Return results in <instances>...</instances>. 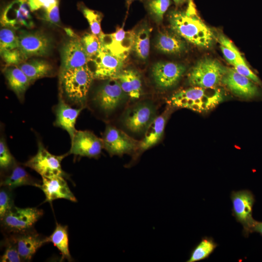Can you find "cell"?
Returning a JSON list of instances; mask_svg holds the SVG:
<instances>
[{
    "label": "cell",
    "mask_w": 262,
    "mask_h": 262,
    "mask_svg": "<svg viewBox=\"0 0 262 262\" xmlns=\"http://www.w3.org/2000/svg\"><path fill=\"white\" fill-rule=\"evenodd\" d=\"M61 66L60 74L71 69L88 65L91 61L81 41L77 37L67 41L61 50Z\"/></svg>",
    "instance_id": "cell-16"
},
{
    "label": "cell",
    "mask_w": 262,
    "mask_h": 262,
    "mask_svg": "<svg viewBox=\"0 0 262 262\" xmlns=\"http://www.w3.org/2000/svg\"><path fill=\"white\" fill-rule=\"evenodd\" d=\"M115 79L130 99L136 100L141 97L142 82L138 71L132 68L123 69Z\"/></svg>",
    "instance_id": "cell-22"
},
{
    "label": "cell",
    "mask_w": 262,
    "mask_h": 262,
    "mask_svg": "<svg viewBox=\"0 0 262 262\" xmlns=\"http://www.w3.org/2000/svg\"><path fill=\"white\" fill-rule=\"evenodd\" d=\"M127 98L117 80L112 79L107 80L97 89L93 101L100 110L109 114L122 105Z\"/></svg>",
    "instance_id": "cell-10"
},
{
    "label": "cell",
    "mask_w": 262,
    "mask_h": 262,
    "mask_svg": "<svg viewBox=\"0 0 262 262\" xmlns=\"http://www.w3.org/2000/svg\"><path fill=\"white\" fill-rule=\"evenodd\" d=\"M3 72L11 89L23 101L25 93L32 83L28 78L17 66H7Z\"/></svg>",
    "instance_id": "cell-23"
},
{
    "label": "cell",
    "mask_w": 262,
    "mask_h": 262,
    "mask_svg": "<svg viewBox=\"0 0 262 262\" xmlns=\"http://www.w3.org/2000/svg\"><path fill=\"white\" fill-rule=\"evenodd\" d=\"M0 55L7 66H18L25 61L18 48L0 51Z\"/></svg>",
    "instance_id": "cell-39"
},
{
    "label": "cell",
    "mask_w": 262,
    "mask_h": 262,
    "mask_svg": "<svg viewBox=\"0 0 262 262\" xmlns=\"http://www.w3.org/2000/svg\"><path fill=\"white\" fill-rule=\"evenodd\" d=\"M43 214V211L35 207L21 208L14 206L0 219L1 226L9 232H25L33 229Z\"/></svg>",
    "instance_id": "cell-9"
},
{
    "label": "cell",
    "mask_w": 262,
    "mask_h": 262,
    "mask_svg": "<svg viewBox=\"0 0 262 262\" xmlns=\"http://www.w3.org/2000/svg\"><path fill=\"white\" fill-rule=\"evenodd\" d=\"M103 147L102 139L88 131H77L71 139L68 154L96 158Z\"/></svg>",
    "instance_id": "cell-17"
},
{
    "label": "cell",
    "mask_w": 262,
    "mask_h": 262,
    "mask_svg": "<svg viewBox=\"0 0 262 262\" xmlns=\"http://www.w3.org/2000/svg\"><path fill=\"white\" fill-rule=\"evenodd\" d=\"M18 49L25 61L33 57L46 56L51 52V37L40 31H21L17 34Z\"/></svg>",
    "instance_id": "cell-7"
},
{
    "label": "cell",
    "mask_w": 262,
    "mask_h": 262,
    "mask_svg": "<svg viewBox=\"0 0 262 262\" xmlns=\"http://www.w3.org/2000/svg\"><path fill=\"white\" fill-rule=\"evenodd\" d=\"M103 147L110 155H121L134 151L135 140L122 131L111 125L107 126L102 138Z\"/></svg>",
    "instance_id": "cell-15"
},
{
    "label": "cell",
    "mask_w": 262,
    "mask_h": 262,
    "mask_svg": "<svg viewBox=\"0 0 262 262\" xmlns=\"http://www.w3.org/2000/svg\"><path fill=\"white\" fill-rule=\"evenodd\" d=\"M43 9L44 12L41 17V19L55 25L60 22L59 1L50 4L48 7Z\"/></svg>",
    "instance_id": "cell-40"
},
{
    "label": "cell",
    "mask_w": 262,
    "mask_h": 262,
    "mask_svg": "<svg viewBox=\"0 0 262 262\" xmlns=\"http://www.w3.org/2000/svg\"><path fill=\"white\" fill-rule=\"evenodd\" d=\"M32 83L35 81L49 76L52 67L47 61L40 59L25 61L17 66Z\"/></svg>",
    "instance_id": "cell-26"
},
{
    "label": "cell",
    "mask_w": 262,
    "mask_h": 262,
    "mask_svg": "<svg viewBox=\"0 0 262 262\" xmlns=\"http://www.w3.org/2000/svg\"><path fill=\"white\" fill-rule=\"evenodd\" d=\"M185 11L173 10L168 13L171 30L185 40L202 48H209L214 43L215 35L197 15L191 0Z\"/></svg>",
    "instance_id": "cell-1"
},
{
    "label": "cell",
    "mask_w": 262,
    "mask_h": 262,
    "mask_svg": "<svg viewBox=\"0 0 262 262\" xmlns=\"http://www.w3.org/2000/svg\"><path fill=\"white\" fill-rule=\"evenodd\" d=\"M28 3L31 12L45 9L49 5V0H28Z\"/></svg>",
    "instance_id": "cell-42"
},
{
    "label": "cell",
    "mask_w": 262,
    "mask_h": 262,
    "mask_svg": "<svg viewBox=\"0 0 262 262\" xmlns=\"http://www.w3.org/2000/svg\"><path fill=\"white\" fill-rule=\"evenodd\" d=\"M134 34L135 31H125L119 27L111 33H101L99 38L104 49L126 60L132 50Z\"/></svg>",
    "instance_id": "cell-11"
},
{
    "label": "cell",
    "mask_w": 262,
    "mask_h": 262,
    "mask_svg": "<svg viewBox=\"0 0 262 262\" xmlns=\"http://www.w3.org/2000/svg\"><path fill=\"white\" fill-rule=\"evenodd\" d=\"M185 71V66L181 64L161 61L153 66L151 74L157 87L166 90L175 86Z\"/></svg>",
    "instance_id": "cell-13"
},
{
    "label": "cell",
    "mask_w": 262,
    "mask_h": 262,
    "mask_svg": "<svg viewBox=\"0 0 262 262\" xmlns=\"http://www.w3.org/2000/svg\"><path fill=\"white\" fill-rule=\"evenodd\" d=\"M79 7L88 22L92 33L99 37L102 33L101 30V21L103 17L102 13L87 7L83 3L79 4Z\"/></svg>",
    "instance_id": "cell-32"
},
{
    "label": "cell",
    "mask_w": 262,
    "mask_h": 262,
    "mask_svg": "<svg viewBox=\"0 0 262 262\" xmlns=\"http://www.w3.org/2000/svg\"><path fill=\"white\" fill-rule=\"evenodd\" d=\"M232 66L234 69L239 74L247 77L257 84H261V80L249 67L243 56L238 58Z\"/></svg>",
    "instance_id": "cell-38"
},
{
    "label": "cell",
    "mask_w": 262,
    "mask_h": 262,
    "mask_svg": "<svg viewBox=\"0 0 262 262\" xmlns=\"http://www.w3.org/2000/svg\"><path fill=\"white\" fill-rule=\"evenodd\" d=\"M156 116V108L152 103L141 102L128 108L121 120L127 130L133 133L141 134L144 133Z\"/></svg>",
    "instance_id": "cell-5"
},
{
    "label": "cell",
    "mask_w": 262,
    "mask_h": 262,
    "mask_svg": "<svg viewBox=\"0 0 262 262\" xmlns=\"http://www.w3.org/2000/svg\"><path fill=\"white\" fill-rule=\"evenodd\" d=\"M232 204V215L243 227V233L247 237L252 233L255 222L252 217L253 207L255 202L254 196L248 190L233 191L230 194Z\"/></svg>",
    "instance_id": "cell-8"
},
{
    "label": "cell",
    "mask_w": 262,
    "mask_h": 262,
    "mask_svg": "<svg viewBox=\"0 0 262 262\" xmlns=\"http://www.w3.org/2000/svg\"><path fill=\"white\" fill-rule=\"evenodd\" d=\"M155 47L165 54H178L186 50L187 45L185 40L175 33L161 32L157 36Z\"/></svg>",
    "instance_id": "cell-24"
},
{
    "label": "cell",
    "mask_w": 262,
    "mask_h": 262,
    "mask_svg": "<svg viewBox=\"0 0 262 262\" xmlns=\"http://www.w3.org/2000/svg\"><path fill=\"white\" fill-rule=\"evenodd\" d=\"M83 107L72 108L66 103L61 95L59 102L55 108L56 119L54 125L66 131L72 139L77 131L75 124L77 117Z\"/></svg>",
    "instance_id": "cell-21"
},
{
    "label": "cell",
    "mask_w": 262,
    "mask_h": 262,
    "mask_svg": "<svg viewBox=\"0 0 262 262\" xmlns=\"http://www.w3.org/2000/svg\"><path fill=\"white\" fill-rule=\"evenodd\" d=\"M68 153L55 155L49 152L41 142L38 144L36 154L27 161L24 165L38 173L42 177H65L67 174L63 170L61 162Z\"/></svg>",
    "instance_id": "cell-6"
},
{
    "label": "cell",
    "mask_w": 262,
    "mask_h": 262,
    "mask_svg": "<svg viewBox=\"0 0 262 262\" xmlns=\"http://www.w3.org/2000/svg\"><path fill=\"white\" fill-rule=\"evenodd\" d=\"M220 48L226 60L231 65H233L238 58L243 56L235 46L229 48L221 45Z\"/></svg>",
    "instance_id": "cell-41"
},
{
    "label": "cell",
    "mask_w": 262,
    "mask_h": 262,
    "mask_svg": "<svg viewBox=\"0 0 262 262\" xmlns=\"http://www.w3.org/2000/svg\"><path fill=\"white\" fill-rule=\"evenodd\" d=\"M81 39L86 54L91 60L101 49V44L99 37L93 33H86Z\"/></svg>",
    "instance_id": "cell-34"
},
{
    "label": "cell",
    "mask_w": 262,
    "mask_h": 262,
    "mask_svg": "<svg viewBox=\"0 0 262 262\" xmlns=\"http://www.w3.org/2000/svg\"><path fill=\"white\" fill-rule=\"evenodd\" d=\"M151 30L148 26L143 25L135 31L132 50L139 59L143 60H146L149 55Z\"/></svg>",
    "instance_id": "cell-29"
},
{
    "label": "cell",
    "mask_w": 262,
    "mask_h": 262,
    "mask_svg": "<svg viewBox=\"0 0 262 262\" xmlns=\"http://www.w3.org/2000/svg\"><path fill=\"white\" fill-rule=\"evenodd\" d=\"M167 119L166 113L157 116L145 132L142 140L139 143L142 151L146 150L156 145L162 139Z\"/></svg>",
    "instance_id": "cell-25"
},
{
    "label": "cell",
    "mask_w": 262,
    "mask_h": 262,
    "mask_svg": "<svg viewBox=\"0 0 262 262\" xmlns=\"http://www.w3.org/2000/svg\"><path fill=\"white\" fill-rule=\"evenodd\" d=\"M221 82L233 94L244 99H251L260 94L257 83L234 69L228 68Z\"/></svg>",
    "instance_id": "cell-18"
},
{
    "label": "cell",
    "mask_w": 262,
    "mask_h": 262,
    "mask_svg": "<svg viewBox=\"0 0 262 262\" xmlns=\"http://www.w3.org/2000/svg\"><path fill=\"white\" fill-rule=\"evenodd\" d=\"M176 6H180L186 2L189 1V0H173Z\"/></svg>",
    "instance_id": "cell-44"
},
{
    "label": "cell",
    "mask_w": 262,
    "mask_h": 262,
    "mask_svg": "<svg viewBox=\"0 0 262 262\" xmlns=\"http://www.w3.org/2000/svg\"><path fill=\"white\" fill-rule=\"evenodd\" d=\"M5 248L0 258L1 262H20L22 259L18 253L16 246L9 236L5 241Z\"/></svg>",
    "instance_id": "cell-35"
},
{
    "label": "cell",
    "mask_w": 262,
    "mask_h": 262,
    "mask_svg": "<svg viewBox=\"0 0 262 262\" xmlns=\"http://www.w3.org/2000/svg\"><path fill=\"white\" fill-rule=\"evenodd\" d=\"M134 0H126L127 6L129 7L131 4V3Z\"/></svg>",
    "instance_id": "cell-46"
},
{
    "label": "cell",
    "mask_w": 262,
    "mask_h": 262,
    "mask_svg": "<svg viewBox=\"0 0 262 262\" xmlns=\"http://www.w3.org/2000/svg\"><path fill=\"white\" fill-rule=\"evenodd\" d=\"M10 237L16 245L22 259L30 261L37 250L48 243L47 237H43L33 229L18 233H13Z\"/></svg>",
    "instance_id": "cell-19"
},
{
    "label": "cell",
    "mask_w": 262,
    "mask_h": 262,
    "mask_svg": "<svg viewBox=\"0 0 262 262\" xmlns=\"http://www.w3.org/2000/svg\"><path fill=\"white\" fill-rule=\"evenodd\" d=\"M252 232L259 233L262 236V222L255 221L252 229Z\"/></svg>",
    "instance_id": "cell-43"
},
{
    "label": "cell",
    "mask_w": 262,
    "mask_h": 262,
    "mask_svg": "<svg viewBox=\"0 0 262 262\" xmlns=\"http://www.w3.org/2000/svg\"><path fill=\"white\" fill-rule=\"evenodd\" d=\"M48 242L52 243L60 252L62 260H72L69 250L68 233L67 226L57 224L51 234L47 237Z\"/></svg>",
    "instance_id": "cell-28"
},
{
    "label": "cell",
    "mask_w": 262,
    "mask_h": 262,
    "mask_svg": "<svg viewBox=\"0 0 262 262\" xmlns=\"http://www.w3.org/2000/svg\"><path fill=\"white\" fill-rule=\"evenodd\" d=\"M28 0H14L4 9L1 23L6 27L17 29L21 27L33 28L34 27Z\"/></svg>",
    "instance_id": "cell-12"
},
{
    "label": "cell",
    "mask_w": 262,
    "mask_h": 262,
    "mask_svg": "<svg viewBox=\"0 0 262 262\" xmlns=\"http://www.w3.org/2000/svg\"><path fill=\"white\" fill-rule=\"evenodd\" d=\"M64 178L59 176L42 177V184H40L38 187L45 194L46 199L44 202H51L57 199H66L74 202L77 201L76 197Z\"/></svg>",
    "instance_id": "cell-20"
},
{
    "label": "cell",
    "mask_w": 262,
    "mask_h": 262,
    "mask_svg": "<svg viewBox=\"0 0 262 262\" xmlns=\"http://www.w3.org/2000/svg\"><path fill=\"white\" fill-rule=\"evenodd\" d=\"M66 31L68 35H70L71 37H74L75 36V34L71 30L69 29H66Z\"/></svg>",
    "instance_id": "cell-45"
},
{
    "label": "cell",
    "mask_w": 262,
    "mask_h": 262,
    "mask_svg": "<svg viewBox=\"0 0 262 262\" xmlns=\"http://www.w3.org/2000/svg\"><path fill=\"white\" fill-rule=\"evenodd\" d=\"M228 68L216 60L206 58L199 60L188 74V81L194 86L214 87L221 82Z\"/></svg>",
    "instance_id": "cell-4"
},
{
    "label": "cell",
    "mask_w": 262,
    "mask_h": 262,
    "mask_svg": "<svg viewBox=\"0 0 262 262\" xmlns=\"http://www.w3.org/2000/svg\"><path fill=\"white\" fill-rule=\"evenodd\" d=\"M16 164L14 158L11 153L5 140L0 141V167L2 170L12 168Z\"/></svg>",
    "instance_id": "cell-36"
},
{
    "label": "cell",
    "mask_w": 262,
    "mask_h": 262,
    "mask_svg": "<svg viewBox=\"0 0 262 262\" xmlns=\"http://www.w3.org/2000/svg\"><path fill=\"white\" fill-rule=\"evenodd\" d=\"M10 189L3 187L0 191V218L1 219L14 205L13 194Z\"/></svg>",
    "instance_id": "cell-37"
},
{
    "label": "cell",
    "mask_w": 262,
    "mask_h": 262,
    "mask_svg": "<svg viewBox=\"0 0 262 262\" xmlns=\"http://www.w3.org/2000/svg\"><path fill=\"white\" fill-rule=\"evenodd\" d=\"M218 245L212 237H204L192 250L187 262H196L207 259Z\"/></svg>",
    "instance_id": "cell-30"
},
{
    "label": "cell",
    "mask_w": 262,
    "mask_h": 262,
    "mask_svg": "<svg viewBox=\"0 0 262 262\" xmlns=\"http://www.w3.org/2000/svg\"><path fill=\"white\" fill-rule=\"evenodd\" d=\"M62 91L72 102L82 107L93 80V70L88 65L67 70L60 74Z\"/></svg>",
    "instance_id": "cell-3"
},
{
    "label": "cell",
    "mask_w": 262,
    "mask_h": 262,
    "mask_svg": "<svg viewBox=\"0 0 262 262\" xmlns=\"http://www.w3.org/2000/svg\"><path fill=\"white\" fill-rule=\"evenodd\" d=\"M224 94L220 89L192 86L173 94L167 100L172 107L185 108L199 113L208 112L222 102Z\"/></svg>",
    "instance_id": "cell-2"
},
{
    "label": "cell",
    "mask_w": 262,
    "mask_h": 262,
    "mask_svg": "<svg viewBox=\"0 0 262 262\" xmlns=\"http://www.w3.org/2000/svg\"><path fill=\"white\" fill-rule=\"evenodd\" d=\"M93 60L95 79L109 80L115 79L123 69L125 60L116 56L102 46Z\"/></svg>",
    "instance_id": "cell-14"
},
{
    "label": "cell",
    "mask_w": 262,
    "mask_h": 262,
    "mask_svg": "<svg viewBox=\"0 0 262 262\" xmlns=\"http://www.w3.org/2000/svg\"><path fill=\"white\" fill-rule=\"evenodd\" d=\"M39 184L23 167L16 164L12 168L11 173L0 182L1 187L10 190L24 185H32L38 187Z\"/></svg>",
    "instance_id": "cell-27"
},
{
    "label": "cell",
    "mask_w": 262,
    "mask_h": 262,
    "mask_svg": "<svg viewBox=\"0 0 262 262\" xmlns=\"http://www.w3.org/2000/svg\"><path fill=\"white\" fill-rule=\"evenodd\" d=\"M18 48V36L15 29L6 27L1 29L0 31V51Z\"/></svg>",
    "instance_id": "cell-33"
},
{
    "label": "cell",
    "mask_w": 262,
    "mask_h": 262,
    "mask_svg": "<svg viewBox=\"0 0 262 262\" xmlns=\"http://www.w3.org/2000/svg\"><path fill=\"white\" fill-rule=\"evenodd\" d=\"M171 4V0H145V1L146 9L157 24L162 22L164 15Z\"/></svg>",
    "instance_id": "cell-31"
}]
</instances>
